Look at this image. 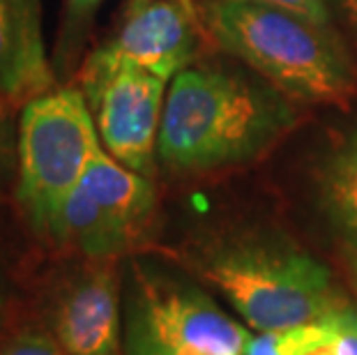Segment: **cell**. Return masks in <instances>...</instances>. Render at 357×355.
I'll use <instances>...</instances> for the list:
<instances>
[{"instance_id":"1","label":"cell","mask_w":357,"mask_h":355,"mask_svg":"<svg viewBox=\"0 0 357 355\" xmlns=\"http://www.w3.org/2000/svg\"><path fill=\"white\" fill-rule=\"evenodd\" d=\"M293 100L261 77L229 67H187L171 79L157 160L176 173L247 164L295 125Z\"/></svg>"},{"instance_id":"2","label":"cell","mask_w":357,"mask_h":355,"mask_svg":"<svg viewBox=\"0 0 357 355\" xmlns=\"http://www.w3.org/2000/svg\"><path fill=\"white\" fill-rule=\"evenodd\" d=\"M201 17L217 47L288 100L339 104L355 95V60L334 26L238 0H203Z\"/></svg>"},{"instance_id":"3","label":"cell","mask_w":357,"mask_h":355,"mask_svg":"<svg viewBox=\"0 0 357 355\" xmlns=\"http://www.w3.org/2000/svg\"><path fill=\"white\" fill-rule=\"evenodd\" d=\"M203 275L256 332L325 321L346 305L330 270L281 240H238L205 256Z\"/></svg>"},{"instance_id":"4","label":"cell","mask_w":357,"mask_h":355,"mask_svg":"<svg viewBox=\"0 0 357 355\" xmlns=\"http://www.w3.org/2000/svg\"><path fill=\"white\" fill-rule=\"evenodd\" d=\"M102 150L81 88L56 86L21 107L17 203L40 236H51L65 201Z\"/></svg>"},{"instance_id":"5","label":"cell","mask_w":357,"mask_h":355,"mask_svg":"<svg viewBox=\"0 0 357 355\" xmlns=\"http://www.w3.org/2000/svg\"><path fill=\"white\" fill-rule=\"evenodd\" d=\"M249 332L187 279L132 261L125 296L127 355H240Z\"/></svg>"},{"instance_id":"6","label":"cell","mask_w":357,"mask_h":355,"mask_svg":"<svg viewBox=\"0 0 357 355\" xmlns=\"http://www.w3.org/2000/svg\"><path fill=\"white\" fill-rule=\"evenodd\" d=\"M155 206L153 180L127 169L102 148L65 201L51 238L86 261H118L146 238Z\"/></svg>"},{"instance_id":"7","label":"cell","mask_w":357,"mask_h":355,"mask_svg":"<svg viewBox=\"0 0 357 355\" xmlns=\"http://www.w3.org/2000/svg\"><path fill=\"white\" fill-rule=\"evenodd\" d=\"M169 83L104 47L90 51L79 70V88L95 118L102 148L146 178L155 176L157 137Z\"/></svg>"},{"instance_id":"8","label":"cell","mask_w":357,"mask_h":355,"mask_svg":"<svg viewBox=\"0 0 357 355\" xmlns=\"http://www.w3.org/2000/svg\"><path fill=\"white\" fill-rule=\"evenodd\" d=\"M208 30L194 0H125L102 47L171 81L199 58Z\"/></svg>"},{"instance_id":"9","label":"cell","mask_w":357,"mask_h":355,"mask_svg":"<svg viewBox=\"0 0 357 355\" xmlns=\"http://www.w3.org/2000/svg\"><path fill=\"white\" fill-rule=\"evenodd\" d=\"M49 332L67 355L123 353L120 273L116 261H88L51 298Z\"/></svg>"},{"instance_id":"10","label":"cell","mask_w":357,"mask_h":355,"mask_svg":"<svg viewBox=\"0 0 357 355\" xmlns=\"http://www.w3.org/2000/svg\"><path fill=\"white\" fill-rule=\"evenodd\" d=\"M56 88L44 42L42 0H0V95L24 107Z\"/></svg>"},{"instance_id":"11","label":"cell","mask_w":357,"mask_h":355,"mask_svg":"<svg viewBox=\"0 0 357 355\" xmlns=\"http://www.w3.org/2000/svg\"><path fill=\"white\" fill-rule=\"evenodd\" d=\"M318 190L323 210L357 254V130L323 162Z\"/></svg>"},{"instance_id":"12","label":"cell","mask_w":357,"mask_h":355,"mask_svg":"<svg viewBox=\"0 0 357 355\" xmlns=\"http://www.w3.org/2000/svg\"><path fill=\"white\" fill-rule=\"evenodd\" d=\"M332 337V316L309 326L249 335L240 355H311Z\"/></svg>"},{"instance_id":"13","label":"cell","mask_w":357,"mask_h":355,"mask_svg":"<svg viewBox=\"0 0 357 355\" xmlns=\"http://www.w3.org/2000/svg\"><path fill=\"white\" fill-rule=\"evenodd\" d=\"M104 0H65L63 21L56 44V74H70L79 65V56L93 28L95 14Z\"/></svg>"},{"instance_id":"14","label":"cell","mask_w":357,"mask_h":355,"mask_svg":"<svg viewBox=\"0 0 357 355\" xmlns=\"http://www.w3.org/2000/svg\"><path fill=\"white\" fill-rule=\"evenodd\" d=\"M311 355H357V307L344 305L332 314V337Z\"/></svg>"},{"instance_id":"15","label":"cell","mask_w":357,"mask_h":355,"mask_svg":"<svg viewBox=\"0 0 357 355\" xmlns=\"http://www.w3.org/2000/svg\"><path fill=\"white\" fill-rule=\"evenodd\" d=\"M0 355H67L49 330L24 328L0 344Z\"/></svg>"},{"instance_id":"16","label":"cell","mask_w":357,"mask_h":355,"mask_svg":"<svg viewBox=\"0 0 357 355\" xmlns=\"http://www.w3.org/2000/svg\"><path fill=\"white\" fill-rule=\"evenodd\" d=\"M17 169V127L12 118V102L0 95V187Z\"/></svg>"},{"instance_id":"17","label":"cell","mask_w":357,"mask_h":355,"mask_svg":"<svg viewBox=\"0 0 357 355\" xmlns=\"http://www.w3.org/2000/svg\"><path fill=\"white\" fill-rule=\"evenodd\" d=\"M238 3L272 7V10H281V12L295 14V17H302L307 21H314V24L334 26L328 0H238Z\"/></svg>"},{"instance_id":"18","label":"cell","mask_w":357,"mask_h":355,"mask_svg":"<svg viewBox=\"0 0 357 355\" xmlns=\"http://www.w3.org/2000/svg\"><path fill=\"white\" fill-rule=\"evenodd\" d=\"M332 19H337L357 40V0H328Z\"/></svg>"},{"instance_id":"19","label":"cell","mask_w":357,"mask_h":355,"mask_svg":"<svg viewBox=\"0 0 357 355\" xmlns=\"http://www.w3.org/2000/svg\"><path fill=\"white\" fill-rule=\"evenodd\" d=\"M7 307H10V289H7L5 270H3V266H0V337H3V330H5ZM0 344H3V339H0Z\"/></svg>"},{"instance_id":"20","label":"cell","mask_w":357,"mask_h":355,"mask_svg":"<svg viewBox=\"0 0 357 355\" xmlns=\"http://www.w3.org/2000/svg\"><path fill=\"white\" fill-rule=\"evenodd\" d=\"M355 277H357V254H355Z\"/></svg>"}]
</instances>
